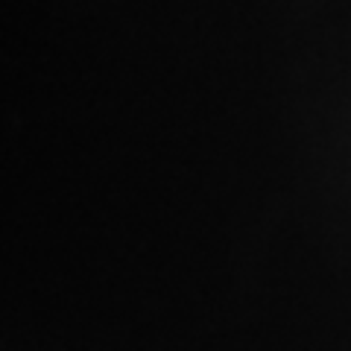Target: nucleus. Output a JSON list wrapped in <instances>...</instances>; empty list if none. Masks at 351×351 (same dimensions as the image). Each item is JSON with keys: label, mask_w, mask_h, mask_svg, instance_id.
I'll list each match as a JSON object with an SVG mask.
<instances>
[]
</instances>
